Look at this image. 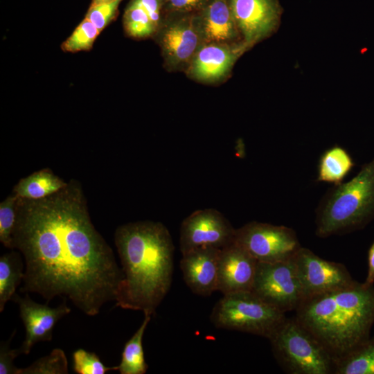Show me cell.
Segmentation results:
<instances>
[{
  "mask_svg": "<svg viewBox=\"0 0 374 374\" xmlns=\"http://www.w3.org/2000/svg\"><path fill=\"white\" fill-rule=\"evenodd\" d=\"M12 244L25 262L21 292L46 303L62 297L89 316L116 301L123 273L91 221L78 181L42 199L18 197Z\"/></svg>",
  "mask_w": 374,
  "mask_h": 374,
  "instance_id": "6da1fadb",
  "label": "cell"
},
{
  "mask_svg": "<svg viewBox=\"0 0 374 374\" xmlns=\"http://www.w3.org/2000/svg\"><path fill=\"white\" fill-rule=\"evenodd\" d=\"M123 273L116 305L151 316L170 290L174 245L159 222L139 221L119 226L114 233Z\"/></svg>",
  "mask_w": 374,
  "mask_h": 374,
  "instance_id": "7a4b0ae2",
  "label": "cell"
},
{
  "mask_svg": "<svg viewBox=\"0 0 374 374\" xmlns=\"http://www.w3.org/2000/svg\"><path fill=\"white\" fill-rule=\"evenodd\" d=\"M294 318L336 360L370 338L374 323V287L355 281L304 299Z\"/></svg>",
  "mask_w": 374,
  "mask_h": 374,
  "instance_id": "3957f363",
  "label": "cell"
},
{
  "mask_svg": "<svg viewBox=\"0 0 374 374\" xmlns=\"http://www.w3.org/2000/svg\"><path fill=\"white\" fill-rule=\"evenodd\" d=\"M374 220V157L348 182L333 185L315 210V234L321 238L348 233Z\"/></svg>",
  "mask_w": 374,
  "mask_h": 374,
  "instance_id": "277c9868",
  "label": "cell"
},
{
  "mask_svg": "<svg viewBox=\"0 0 374 374\" xmlns=\"http://www.w3.org/2000/svg\"><path fill=\"white\" fill-rule=\"evenodd\" d=\"M269 339L276 358L288 373H334L335 360L330 353L294 317H286Z\"/></svg>",
  "mask_w": 374,
  "mask_h": 374,
  "instance_id": "5b68a950",
  "label": "cell"
},
{
  "mask_svg": "<svg viewBox=\"0 0 374 374\" xmlns=\"http://www.w3.org/2000/svg\"><path fill=\"white\" fill-rule=\"evenodd\" d=\"M286 319L285 313L251 291L223 295L210 319L217 328L251 333L269 339Z\"/></svg>",
  "mask_w": 374,
  "mask_h": 374,
  "instance_id": "8992f818",
  "label": "cell"
},
{
  "mask_svg": "<svg viewBox=\"0 0 374 374\" xmlns=\"http://www.w3.org/2000/svg\"><path fill=\"white\" fill-rule=\"evenodd\" d=\"M235 242L260 262L290 260L301 247L292 229L256 221L236 229Z\"/></svg>",
  "mask_w": 374,
  "mask_h": 374,
  "instance_id": "52a82bcc",
  "label": "cell"
},
{
  "mask_svg": "<svg viewBox=\"0 0 374 374\" xmlns=\"http://www.w3.org/2000/svg\"><path fill=\"white\" fill-rule=\"evenodd\" d=\"M251 292L285 313L295 311L303 295L293 259L258 262Z\"/></svg>",
  "mask_w": 374,
  "mask_h": 374,
  "instance_id": "ba28073f",
  "label": "cell"
},
{
  "mask_svg": "<svg viewBox=\"0 0 374 374\" xmlns=\"http://www.w3.org/2000/svg\"><path fill=\"white\" fill-rule=\"evenodd\" d=\"M236 229L215 208L197 210L181 222L179 248L181 254L202 247L222 249L235 242Z\"/></svg>",
  "mask_w": 374,
  "mask_h": 374,
  "instance_id": "9c48e42d",
  "label": "cell"
},
{
  "mask_svg": "<svg viewBox=\"0 0 374 374\" xmlns=\"http://www.w3.org/2000/svg\"><path fill=\"white\" fill-rule=\"evenodd\" d=\"M292 259L303 300L343 288L355 281L343 264L323 259L309 249L301 247Z\"/></svg>",
  "mask_w": 374,
  "mask_h": 374,
  "instance_id": "30bf717a",
  "label": "cell"
},
{
  "mask_svg": "<svg viewBox=\"0 0 374 374\" xmlns=\"http://www.w3.org/2000/svg\"><path fill=\"white\" fill-rule=\"evenodd\" d=\"M156 33L166 65L170 69H187L203 44L196 15L168 21Z\"/></svg>",
  "mask_w": 374,
  "mask_h": 374,
  "instance_id": "8fae6325",
  "label": "cell"
},
{
  "mask_svg": "<svg viewBox=\"0 0 374 374\" xmlns=\"http://www.w3.org/2000/svg\"><path fill=\"white\" fill-rule=\"evenodd\" d=\"M19 305V316L26 330V336L18 348L21 354L28 355L33 345L39 341H50L55 324L71 312L66 301L56 308L33 301L28 294H15L12 298Z\"/></svg>",
  "mask_w": 374,
  "mask_h": 374,
  "instance_id": "7c38bea8",
  "label": "cell"
},
{
  "mask_svg": "<svg viewBox=\"0 0 374 374\" xmlns=\"http://www.w3.org/2000/svg\"><path fill=\"white\" fill-rule=\"evenodd\" d=\"M231 13L247 49L276 27L279 10L274 0H229Z\"/></svg>",
  "mask_w": 374,
  "mask_h": 374,
  "instance_id": "4fadbf2b",
  "label": "cell"
},
{
  "mask_svg": "<svg viewBox=\"0 0 374 374\" xmlns=\"http://www.w3.org/2000/svg\"><path fill=\"white\" fill-rule=\"evenodd\" d=\"M258 261L235 242L221 249L217 291L224 294L251 291Z\"/></svg>",
  "mask_w": 374,
  "mask_h": 374,
  "instance_id": "5bb4252c",
  "label": "cell"
},
{
  "mask_svg": "<svg viewBox=\"0 0 374 374\" xmlns=\"http://www.w3.org/2000/svg\"><path fill=\"white\" fill-rule=\"evenodd\" d=\"M246 50L242 43L203 44L186 69L188 75L204 82L219 81L229 74L236 60Z\"/></svg>",
  "mask_w": 374,
  "mask_h": 374,
  "instance_id": "9a60e30c",
  "label": "cell"
},
{
  "mask_svg": "<svg viewBox=\"0 0 374 374\" xmlns=\"http://www.w3.org/2000/svg\"><path fill=\"white\" fill-rule=\"evenodd\" d=\"M221 249L202 247L181 254L180 269L183 278L194 294L207 296L217 290Z\"/></svg>",
  "mask_w": 374,
  "mask_h": 374,
  "instance_id": "2e32d148",
  "label": "cell"
},
{
  "mask_svg": "<svg viewBox=\"0 0 374 374\" xmlns=\"http://www.w3.org/2000/svg\"><path fill=\"white\" fill-rule=\"evenodd\" d=\"M196 18L203 44H239L235 42L240 34L229 0H211L199 11Z\"/></svg>",
  "mask_w": 374,
  "mask_h": 374,
  "instance_id": "e0dca14e",
  "label": "cell"
},
{
  "mask_svg": "<svg viewBox=\"0 0 374 374\" xmlns=\"http://www.w3.org/2000/svg\"><path fill=\"white\" fill-rule=\"evenodd\" d=\"M67 183L51 169L44 168L21 179L15 186L12 193L18 197L39 199L54 194Z\"/></svg>",
  "mask_w": 374,
  "mask_h": 374,
  "instance_id": "ac0fdd59",
  "label": "cell"
},
{
  "mask_svg": "<svg viewBox=\"0 0 374 374\" xmlns=\"http://www.w3.org/2000/svg\"><path fill=\"white\" fill-rule=\"evenodd\" d=\"M354 166L353 159L346 149L339 145L332 146L320 157L317 181L339 184Z\"/></svg>",
  "mask_w": 374,
  "mask_h": 374,
  "instance_id": "d6986e66",
  "label": "cell"
},
{
  "mask_svg": "<svg viewBox=\"0 0 374 374\" xmlns=\"http://www.w3.org/2000/svg\"><path fill=\"white\" fill-rule=\"evenodd\" d=\"M24 266L21 255L16 251L3 254L0 257V312L12 299L16 289L22 283Z\"/></svg>",
  "mask_w": 374,
  "mask_h": 374,
  "instance_id": "ffe728a7",
  "label": "cell"
},
{
  "mask_svg": "<svg viewBox=\"0 0 374 374\" xmlns=\"http://www.w3.org/2000/svg\"><path fill=\"white\" fill-rule=\"evenodd\" d=\"M144 319L134 335L125 343L118 366L121 374H145L148 365L145 361L143 337L152 316L144 313Z\"/></svg>",
  "mask_w": 374,
  "mask_h": 374,
  "instance_id": "44dd1931",
  "label": "cell"
},
{
  "mask_svg": "<svg viewBox=\"0 0 374 374\" xmlns=\"http://www.w3.org/2000/svg\"><path fill=\"white\" fill-rule=\"evenodd\" d=\"M334 373L374 374V338L335 360Z\"/></svg>",
  "mask_w": 374,
  "mask_h": 374,
  "instance_id": "7402d4cb",
  "label": "cell"
},
{
  "mask_svg": "<svg viewBox=\"0 0 374 374\" xmlns=\"http://www.w3.org/2000/svg\"><path fill=\"white\" fill-rule=\"evenodd\" d=\"M123 24L127 35L134 38H146L157 33L147 12L134 0L132 1L125 10Z\"/></svg>",
  "mask_w": 374,
  "mask_h": 374,
  "instance_id": "603a6c76",
  "label": "cell"
},
{
  "mask_svg": "<svg viewBox=\"0 0 374 374\" xmlns=\"http://www.w3.org/2000/svg\"><path fill=\"white\" fill-rule=\"evenodd\" d=\"M68 362L64 352L55 348L26 368H19V374H67Z\"/></svg>",
  "mask_w": 374,
  "mask_h": 374,
  "instance_id": "cb8c5ba5",
  "label": "cell"
},
{
  "mask_svg": "<svg viewBox=\"0 0 374 374\" xmlns=\"http://www.w3.org/2000/svg\"><path fill=\"white\" fill-rule=\"evenodd\" d=\"M100 34L98 29L86 17L62 43L64 52L76 53L91 49Z\"/></svg>",
  "mask_w": 374,
  "mask_h": 374,
  "instance_id": "d4e9b609",
  "label": "cell"
},
{
  "mask_svg": "<svg viewBox=\"0 0 374 374\" xmlns=\"http://www.w3.org/2000/svg\"><path fill=\"white\" fill-rule=\"evenodd\" d=\"M17 198L12 193L0 203V241L10 249H13L12 232L16 222Z\"/></svg>",
  "mask_w": 374,
  "mask_h": 374,
  "instance_id": "484cf974",
  "label": "cell"
},
{
  "mask_svg": "<svg viewBox=\"0 0 374 374\" xmlns=\"http://www.w3.org/2000/svg\"><path fill=\"white\" fill-rule=\"evenodd\" d=\"M73 370L78 374H105L118 369V366L112 367L105 366L96 353L82 348L73 353Z\"/></svg>",
  "mask_w": 374,
  "mask_h": 374,
  "instance_id": "4316f807",
  "label": "cell"
},
{
  "mask_svg": "<svg viewBox=\"0 0 374 374\" xmlns=\"http://www.w3.org/2000/svg\"><path fill=\"white\" fill-rule=\"evenodd\" d=\"M121 1L112 0L108 2L91 4L85 17L93 23L100 33L116 15L118 7Z\"/></svg>",
  "mask_w": 374,
  "mask_h": 374,
  "instance_id": "83f0119b",
  "label": "cell"
},
{
  "mask_svg": "<svg viewBox=\"0 0 374 374\" xmlns=\"http://www.w3.org/2000/svg\"><path fill=\"white\" fill-rule=\"evenodd\" d=\"M15 334V330L8 339L0 344V374H19V368L15 366L13 362L20 353L18 348H10V342Z\"/></svg>",
  "mask_w": 374,
  "mask_h": 374,
  "instance_id": "f1b7e54d",
  "label": "cell"
},
{
  "mask_svg": "<svg viewBox=\"0 0 374 374\" xmlns=\"http://www.w3.org/2000/svg\"><path fill=\"white\" fill-rule=\"evenodd\" d=\"M211 0H164L168 8L181 13L200 11Z\"/></svg>",
  "mask_w": 374,
  "mask_h": 374,
  "instance_id": "f546056e",
  "label": "cell"
},
{
  "mask_svg": "<svg viewBox=\"0 0 374 374\" xmlns=\"http://www.w3.org/2000/svg\"><path fill=\"white\" fill-rule=\"evenodd\" d=\"M147 12L157 30L162 25L161 9L164 0H134Z\"/></svg>",
  "mask_w": 374,
  "mask_h": 374,
  "instance_id": "4dcf8cb0",
  "label": "cell"
},
{
  "mask_svg": "<svg viewBox=\"0 0 374 374\" xmlns=\"http://www.w3.org/2000/svg\"><path fill=\"white\" fill-rule=\"evenodd\" d=\"M368 274L364 283L368 285H373L374 283V242L368 250Z\"/></svg>",
  "mask_w": 374,
  "mask_h": 374,
  "instance_id": "1f68e13d",
  "label": "cell"
},
{
  "mask_svg": "<svg viewBox=\"0 0 374 374\" xmlns=\"http://www.w3.org/2000/svg\"><path fill=\"white\" fill-rule=\"evenodd\" d=\"M112 0H92L91 4H97L104 2H108Z\"/></svg>",
  "mask_w": 374,
  "mask_h": 374,
  "instance_id": "d6a6232c",
  "label": "cell"
}]
</instances>
